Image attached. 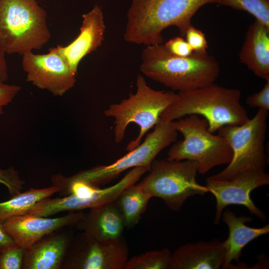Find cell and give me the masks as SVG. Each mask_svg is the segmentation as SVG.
Returning a JSON list of instances; mask_svg holds the SVG:
<instances>
[{
  "instance_id": "obj_1",
  "label": "cell",
  "mask_w": 269,
  "mask_h": 269,
  "mask_svg": "<svg viewBox=\"0 0 269 269\" xmlns=\"http://www.w3.org/2000/svg\"><path fill=\"white\" fill-rule=\"evenodd\" d=\"M218 0H133L127 14L125 40L149 45L161 44L162 31L175 26L185 36L191 19L203 5Z\"/></svg>"
},
{
  "instance_id": "obj_2",
  "label": "cell",
  "mask_w": 269,
  "mask_h": 269,
  "mask_svg": "<svg viewBox=\"0 0 269 269\" xmlns=\"http://www.w3.org/2000/svg\"><path fill=\"white\" fill-rule=\"evenodd\" d=\"M140 70L149 78L179 92L213 84L220 73L219 63L207 53L177 56L162 43L147 45L143 50Z\"/></svg>"
},
{
  "instance_id": "obj_3",
  "label": "cell",
  "mask_w": 269,
  "mask_h": 269,
  "mask_svg": "<svg viewBox=\"0 0 269 269\" xmlns=\"http://www.w3.org/2000/svg\"><path fill=\"white\" fill-rule=\"evenodd\" d=\"M241 97L239 89L214 83L179 92L160 119L171 122L186 116L200 115L207 121L209 131L214 133L224 126L242 125L249 119Z\"/></svg>"
},
{
  "instance_id": "obj_4",
  "label": "cell",
  "mask_w": 269,
  "mask_h": 269,
  "mask_svg": "<svg viewBox=\"0 0 269 269\" xmlns=\"http://www.w3.org/2000/svg\"><path fill=\"white\" fill-rule=\"evenodd\" d=\"M50 38L46 11L37 0H0V45L6 54L40 49Z\"/></svg>"
},
{
  "instance_id": "obj_5",
  "label": "cell",
  "mask_w": 269,
  "mask_h": 269,
  "mask_svg": "<svg viewBox=\"0 0 269 269\" xmlns=\"http://www.w3.org/2000/svg\"><path fill=\"white\" fill-rule=\"evenodd\" d=\"M135 93H131L127 99L111 105L104 112V115L115 119L114 135L115 142L120 143L130 124L134 123L140 128L135 139L127 146L128 151L138 146L145 134L159 122L162 113L175 100L176 94L172 91L155 90L146 84L138 74Z\"/></svg>"
},
{
  "instance_id": "obj_6",
  "label": "cell",
  "mask_w": 269,
  "mask_h": 269,
  "mask_svg": "<svg viewBox=\"0 0 269 269\" xmlns=\"http://www.w3.org/2000/svg\"><path fill=\"white\" fill-rule=\"evenodd\" d=\"M171 127L183 136L175 142L167 152L168 160H190L198 163V172L205 174L213 168L228 164L232 150L224 137L208 130V124L196 115L170 122Z\"/></svg>"
},
{
  "instance_id": "obj_7",
  "label": "cell",
  "mask_w": 269,
  "mask_h": 269,
  "mask_svg": "<svg viewBox=\"0 0 269 269\" xmlns=\"http://www.w3.org/2000/svg\"><path fill=\"white\" fill-rule=\"evenodd\" d=\"M268 112L259 109L252 119H249L243 124L226 125L217 131L218 134L228 140L233 156L225 168L209 178L228 180L246 171H265L267 163L265 141Z\"/></svg>"
},
{
  "instance_id": "obj_8",
  "label": "cell",
  "mask_w": 269,
  "mask_h": 269,
  "mask_svg": "<svg viewBox=\"0 0 269 269\" xmlns=\"http://www.w3.org/2000/svg\"><path fill=\"white\" fill-rule=\"evenodd\" d=\"M198 168L193 160H154L139 184L151 197L161 199L169 209L179 211L189 197L209 192L196 181Z\"/></svg>"
},
{
  "instance_id": "obj_9",
  "label": "cell",
  "mask_w": 269,
  "mask_h": 269,
  "mask_svg": "<svg viewBox=\"0 0 269 269\" xmlns=\"http://www.w3.org/2000/svg\"><path fill=\"white\" fill-rule=\"evenodd\" d=\"M177 132L170 122L160 118L154 130L148 134L144 141L133 150L115 162L108 165H98L81 171L71 176L61 175L66 182L80 181L99 187L116 178L123 171L135 167L149 169L156 155L163 149L176 141Z\"/></svg>"
},
{
  "instance_id": "obj_10",
  "label": "cell",
  "mask_w": 269,
  "mask_h": 269,
  "mask_svg": "<svg viewBox=\"0 0 269 269\" xmlns=\"http://www.w3.org/2000/svg\"><path fill=\"white\" fill-rule=\"evenodd\" d=\"M129 248L122 236L101 241L82 233L73 238L65 257L64 269H124Z\"/></svg>"
},
{
  "instance_id": "obj_11",
  "label": "cell",
  "mask_w": 269,
  "mask_h": 269,
  "mask_svg": "<svg viewBox=\"0 0 269 269\" xmlns=\"http://www.w3.org/2000/svg\"><path fill=\"white\" fill-rule=\"evenodd\" d=\"M22 56V67L27 80L37 88L62 96L74 87L76 74L54 47L46 54L32 51Z\"/></svg>"
},
{
  "instance_id": "obj_12",
  "label": "cell",
  "mask_w": 269,
  "mask_h": 269,
  "mask_svg": "<svg viewBox=\"0 0 269 269\" xmlns=\"http://www.w3.org/2000/svg\"><path fill=\"white\" fill-rule=\"evenodd\" d=\"M269 184V173L258 170L246 171L228 180L207 178L206 186L216 200L214 224H219L223 209L229 205H243L251 214L265 221V214L255 205L250 197V193L255 189Z\"/></svg>"
},
{
  "instance_id": "obj_13",
  "label": "cell",
  "mask_w": 269,
  "mask_h": 269,
  "mask_svg": "<svg viewBox=\"0 0 269 269\" xmlns=\"http://www.w3.org/2000/svg\"><path fill=\"white\" fill-rule=\"evenodd\" d=\"M145 172L146 169L143 167H134L115 185L100 188L89 197L80 198L69 195L61 198H44L32 205L26 214L47 217L64 211L74 212L91 209L115 201L125 189L135 184Z\"/></svg>"
},
{
  "instance_id": "obj_14",
  "label": "cell",
  "mask_w": 269,
  "mask_h": 269,
  "mask_svg": "<svg viewBox=\"0 0 269 269\" xmlns=\"http://www.w3.org/2000/svg\"><path fill=\"white\" fill-rule=\"evenodd\" d=\"M84 215L79 211L62 217L48 218L25 214L2 220V223L16 244L25 249L48 234L75 225Z\"/></svg>"
},
{
  "instance_id": "obj_15",
  "label": "cell",
  "mask_w": 269,
  "mask_h": 269,
  "mask_svg": "<svg viewBox=\"0 0 269 269\" xmlns=\"http://www.w3.org/2000/svg\"><path fill=\"white\" fill-rule=\"evenodd\" d=\"M82 18L77 37L65 46L54 47L76 75L80 61L102 45L106 29L103 12L98 5L83 14Z\"/></svg>"
},
{
  "instance_id": "obj_16",
  "label": "cell",
  "mask_w": 269,
  "mask_h": 269,
  "mask_svg": "<svg viewBox=\"0 0 269 269\" xmlns=\"http://www.w3.org/2000/svg\"><path fill=\"white\" fill-rule=\"evenodd\" d=\"M59 230L25 248L22 269H62L73 236L69 231Z\"/></svg>"
},
{
  "instance_id": "obj_17",
  "label": "cell",
  "mask_w": 269,
  "mask_h": 269,
  "mask_svg": "<svg viewBox=\"0 0 269 269\" xmlns=\"http://www.w3.org/2000/svg\"><path fill=\"white\" fill-rule=\"evenodd\" d=\"M225 254L224 241L217 239L186 243L172 253L168 269H221Z\"/></svg>"
},
{
  "instance_id": "obj_18",
  "label": "cell",
  "mask_w": 269,
  "mask_h": 269,
  "mask_svg": "<svg viewBox=\"0 0 269 269\" xmlns=\"http://www.w3.org/2000/svg\"><path fill=\"white\" fill-rule=\"evenodd\" d=\"M90 209L75 224L77 229L101 241L116 240L123 236L125 225L115 201Z\"/></svg>"
},
{
  "instance_id": "obj_19",
  "label": "cell",
  "mask_w": 269,
  "mask_h": 269,
  "mask_svg": "<svg viewBox=\"0 0 269 269\" xmlns=\"http://www.w3.org/2000/svg\"><path fill=\"white\" fill-rule=\"evenodd\" d=\"M243 64L256 76L269 78V28L255 21L249 26L239 53Z\"/></svg>"
},
{
  "instance_id": "obj_20",
  "label": "cell",
  "mask_w": 269,
  "mask_h": 269,
  "mask_svg": "<svg viewBox=\"0 0 269 269\" xmlns=\"http://www.w3.org/2000/svg\"><path fill=\"white\" fill-rule=\"evenodd\" d=\"M222 221L229 228V236L224 241L226 254L222 269H232L233 261L240 262L242 249L254 239L269 233V224L261 228L246 225L253 219L250 217H237L232 211L226 210L222 213Z\"/></svg>"
},
{
  "instance_id": "obj_21",
  "label": "cell",
  "mask_w": 269,
  "mask_h": 269,
  "mask_svg": "<svg viewBox=\"0 0 269 269\" xmlns=\"http://www.w3.org/2000/svg\"><path fill=\"white\" fill-rule=\"evenodd\" d=\"M152 198L139 184H132L125 189L115 200L123 216L125 228L137 225Z\"/></svg>"
},
{
  "instance_id": "obj_22",
  "label": "cell",
  "mask_w": 269,
  "mask_h": 269,
  "mask_svg": "<svg viewBox=\"0 0 269 269\" xmlns=\"http://www.w3.org/2000/svg\"><path fill=\"white\" fill-rule=\"evenodd\" d=\"M59 190L58 187L52 185L40 189L30 188L11 197L10 199L0 202V220L25 214L36 202L51 197Z\"/></svg>"
},
{
  "instance_id": "obj_23",
  "label": "cell",
  "mask_w": 269,
  "mask_h": 269,
  "mask_svg": "<svg viewBox=\"0 0 269 269\" xmlns=\"http://www.w3.org/2000/svg\"><path fill=\"white\" fill-rule=\"evenodd\" d=\"M171 254L168 248L148 251L128 259L124 269H168Z\"/></svg>"
},
{
  "instance_id": "obj_24",
  "label": "cell",
  "mask_w": 269,
  "mask_h": 269,
  "mask_svg": "<svg viewBox=\"0 0 269 269\" xmlns=\"http://www.w3.org/2000/svg\"><path fill=\"white\" fill-rule=\"evenodd\" d=\"M217 3L247 11L269 28V0H218Z\"/></svg>"
},
{
  "instance_id": "obj_25",
  "label": "cell",
  "mask_w": 269,
  "mask_h": 269,
  "mask_svg": "<svg viewBox=\"0 0 269 269\" xmlns=\"http://www.w3.org/2000/svg\"><path fill=\"white\" fill-rule=\"evenodd\" d=\"M25 249L15 245L0 249V269H21Z\"/></svg>"
},
{
  "instance_id": "obj_26",
  "label": "cell",
  "mask_w": 269,
  "mask_h": 269,
  "mask_svg": "<svg viewBox=\"0 0 269 269\" xmlns=\"http://www.w3.org/2000/svg\"><path fill=\"white\" fill-rule=\"evenodd\" d=\"M0 183L7 188L12 197L21 192L24 182L20 178L19 172L10 166L6 169H0Z\"/></svg>"
},
{
  "instance_id": "obj_27",
  "label": "cell",
  "mask_w": 269,
  "mask_h": 269,
  "mask_svg": "<svg viewBox=\"0 0 269 269\" xmlns=\"http://www.w3.org/2000/svg\"><path fill=\"white\" fill-rule=\"evenodd\" d=\"M184 37L193 52L198 53H207V41L204 34L200 30L191 25L187 30Z\"/></svg>"
},
{
  "instance_id": "obj_28",
  "label": "cell",
  "mask_w": 269,
  "mask_h": 269,
  "mask_svg": "<svg viewBox=\"0 0 269 269\" xmlns=\"http://www.w3.org/2000/svg\"><path fill=\"white\" fill-rule=\"evenodd\" d=\"M164 45L170 53L177 56L187 57L193 53L189 44L182 37L177 36L171 38Z\"/></svg>"
},
{
  "instance_id": "obj_29",
  "label": "cell",
  "mask_w": 269,
  "mask_h": 269,
  "mask_svg": "<svg viewBox=\"0 0 269 269\" xmlns=\"http://www.w3.org/2000/svg\"><path fill=\"white\" fill-rule=\"evenodd\" d=\"M266 83L263 89L248 97L246 104L250 107H257L269 110V78L266 80Z\"/></svg>"
},
{
  "instance_id": "obj_30",
  "label": "cell",
  "mask_w": 269,
  "mask_h": 269,
  "mask_svg": "<svg viewBox=\"0 0 269 269\" xmlns=\"http://www.w3.org/2000/svg\"><path fill=\"white\" fill-rule=\"evenodd\" d=\"M20 89L18 85L0 84V115L3 114V108L12 102Z\"/></svg>"
},
{
  "instance_id": "obj_31",
  "label": "cell",
  "mask_w": 269,
  "mask_h": 269,
  "mask_svg": "<svg viewBox=\"0 0 269 269\" xmlns=\"http://www.w3.org/2000/svg\"><path fill=\"white\" fill-rule=\"evenodd\" d=\"M16 245L13 238L4 228L0 220V249Z\"/></svg>"
},
{
  "instance_id": "obj_32",
  "label": "cell",
  "mask_w": 269,
  "mask_h": 269,
  "mask_svg": "<svg viewBox=\"0 0 269 269\" xmlns=\"http://www.w3.org/2000/svg\"><path fill=\"white\" fill-rule=\"evenodd\" d=\"M6 53L0 45V84L4 83L8 79V68L5 59Z\"/></svg>"
}]
</instances>
